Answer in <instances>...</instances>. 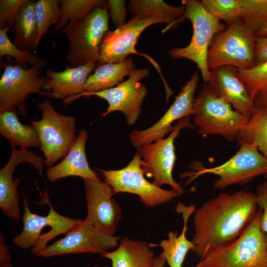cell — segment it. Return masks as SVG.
<instances>
[{
  "label": "cell",
  "instance_id": "cb8c5ba5",
  "mask_svg": "<svg viewBox=\"0 0 267 267\" xmlns=\"http://www.w3.org/2000/svg\"><path fill=\"white\" fill-rule=\"evenodd\" d=\"M196 210L195 206H186L178 202L176 208L178 214H181L183 220V226L181 233L178 235V231H170L168 239L161 241L159 244H150L152 248L160 246L163 249L162 255L170 267H182L187 254L192 250L194 245L186 236L187 229V222L191 215Z\"/></svg>",
  "mask_w": 267,
  "mask_h": 267
},
{
  "label": "cell",
  "instance_id": "83f0119b",
  "mask_svg": "<svg viewBox=\"0 0 267 267\" xmlns=\"http://www.w3.org/2000/svg\"><path fill=\"white\" fill-rule=\"evenodd\" d=\"M35 2L28 0L20 7L11 29L14 36L13 43L21 50L32 51L35 49L37 33Z\"/></svg>",
  "mask_w": 267,
  "mask_h": 267
},
{
  "label": "cell",
  "instance_id": "5bb4252c",
  "mask_svg": "<svg viewBox=\"0 0 267 267\" xmlns=\"http://www.w3.org/2000/svg\"><path fill=\"white\" fill-rule=\"evenodd\" d=\"M238 151L224 163L194 172V178L205 174L218 177L213 186L221 189L235 184H247L267 174V158L254 146L241 144Z\"/></svg>",
  "mask_w": 267,
  "mask_h": 267
},
{
  "label": "cell",
  "instance_id": "7402d4cb",
  "mask_svg": "<svg viewBox=\"0 0 267 267\" xmlns=\"http://www.w3.org/2000/svg\"><path fill=\"white\" fill-rule=\"evenodd\" d=\"M89 133L85 129H81L77 138L68 154L58 164L46 170V177L49 181L56 180L71 176L84 179H98L97 173L89 165L85 148Z\"/></svg>",
  "mask_w": 267,
  "mask_h": 267
},
{
  "label": "cell",
  "instance_id": "8992f818",
  "mask_svg": "<svg viewBox=\"0 0 267 267\" xmlns=\"http://www.w3.org/2000/svg\"><path fill=\"white\" fill-rule=\"evenodd\" d=\"M108 10L106 1L64 30L69 44L67 59L73 67L98 61L100 45L109 31Z\"/></svg>",
  "mask_w": 267,
  "mask_h": 267
},
{
  "label": "cell",
  "instance_id": "ab89813d",
  "mask_svg": "<svg viewBox=\"0 0 267 267\" xmlns=\"http://www.w3.org/2000/svg\"><path fill=\"white\" fill-rule=\"evenodd\" d=\"M166 263L165 259L160 254L158 256L155 257L153 267H164Z\"/></svg>",
  "mask_w": 267,
  "mask_h": 267
},
{
  "label": "cell",
  "instance_id": "9c48e42d",
  "mask_svg": "<svg viewBox=\"0 0 267 267\" xmlns=\"http://www.w3.org/2000/svg\"><path fill=\"white\" fill-rule=\"evenodd\" d=\"M141 160L137 150L133 159L123 169L96 170L115 194L125 192L137 195L140 201L147 207L162 205L180 195L173 189H164L147 180L141 167Z\"/></svg>",
  "mask_w": 267,
  "mask_h": 267
},
{
  "label": "cell",
  "instance_id": "f35d334b",
  "mask_svg": "<svg viewBox=\"0 0 267 267\" xmlns=\"http://www.w3.org/2000/svg\"><path fill=\"white\" fill-rule=\"evenodd\" d=\"M255 105H267V86L263 89L255 98Z\"/></svg>",
  "mask_w": 267,
  "mask_h": 267
},
{
  "label": "cell",
  "instance_id": "4dcf8cb0",
  "mask_svg": "<svg viewBox=\"0 0 267 267\" xmlns=\"http://www.w3.org/2000/svg\"><path fill=\"white\" fill-rule=\"evenodd\" d=\"M37 23L35 48L47 33L49 27L57 25L61 17L60 3L58 0H39L35 2Z\"/></svg>",
  "mask_w": 267,
  "mask_h": 267
},
{
  "label": "cell",
  "instance_id": "1f68e13d",
  "mask_svg": "<svg viewBox=\"0 0 267 267\" xmlns=\"http://www.w3.org/2000/svg\"><path fill=\"white\" fill-rule=\"evenodd\" d=\"M9 29L5 27L0 29V57L4 56H9L13 57L17 64L22 67L28 69V64L31 66L44 62L43 58H40L33 53L32 51L24 50L18 48L10 41L7 36V32Z\"/></svg>",
  "mask_w": 267,
  "mask_h": 267
},
{
  "label": "cell",
  "instance_id": "4fadbf2b",
  "mask_svg": "<svg viewBox=\"0 0 267 267\" xmlns=\"http://www.w3.org/2000/svg\"><path fill=\"white\" fill-rule=\"evenodd\" d=\"M149 74L147 68L135 69L127 80L115 87L91 93L79 94L63 99L62 103L68 104L79 97L94 95L105 100L108 104L102 115L103 118L112 112L119 111L124 115L127 124L132 126L138 118L141 106L148 92L147 87L139 81Z\"/></svg>",
  "mask_w": 267,
  "mask_h": 267
},
{
  "label": "cell",
  "instance_id": "8d00e7d4",
  "mask_svg": "<svg viewBox=\"0 0 267 267\" xmlns=\"http://www.w3.org/2000/svg\"><path fill=\"white\" fill-rule=\"evenodd\" d=\"M256 64L267 61V35L256 36Z\"/></svg>",
  "mask_w": 267,
  "mask_h": 267
},
{
  "label": "cell",
  "instance_id": "9a60e30c",
  "mask_svg": "<svg viewBox=\"0 0 267 267\" xmlns=\"http://www.w3.org/2000/svg\"><path fill=\"white\" fill-rule=\"evenodd\" d=\"M120 237L104 233L85 220L65 233V236L47 245L38 255L49 258L66 254L101 255L118 246Z\"/></svg>",
  "mask_w": 267,
  "mask_h": 267
},
{
  "label": "cell",
  "instance_id": "ac0fdd59",
  "mask_svg": "<svg viewBox=\"0 0 267 267\" xmlns=\"http://www.w3.org/2000/svg\"><path fill=\"white\" fill-rule=\"evenodd\" d=\"M28 162L42 175L44 158L28 149H17L12 147L9 161L0 171V208L3 214L15 220L21 218L18 187L19 178H13L14 171L20 163Z\"/></svg>",
  "mask_w": 267,
  "mask_h": 267
},
{
  "label": "cell",
  "instance_id": "f1b7e54d",
  "mask_svg": "<svg viewBox=\"0 0 267 267\" xmlns=\"http://www.w3.org/2000/svg\"><path fill=\"white\" fill-rule=\"evenodd\" d=\"M127 8L133 17L140 15L163 17L168 23L164 32L181 22L185 12L183 5L174 6L160 0H131Z\"/></svg>",
  "mask_w": 267,
  "mask_h": 267
},
{
  "label": "cell",
  "instance_id": "74e56055",
  "mask_svg": "<svg viewBox=\"0 0 267 267\" xmlns=\"http://www.w3.org/2000/svg\"><path fill=\"white\" fill-rule=\"evenodd\" d=\"M0 267H13L10 253L2 233H0Z\"/></svg>",
  "mask_w": 267,
  "mask_h": 267
},
{
  "label": "cell",
  "instance_id": "836d02e7",
  "mask_svg": "<svg viewBox=\"0 0 267 267\" xmlns=\"http://www.w3.org/2000/svg\"><path fill=\"white\" fill-rule=\"evenodd\" d=\"M27 0H0V29L5 27L12 28L18 10Z\"/></svg>",
  "mask_w": 267,
  "mask_h": 267
},
{
  "label": "cell",
  "instance_id": "4316f807",
  "mask_svg": "<svg viewBox=\"0 0 267 267\" xmlns=\"http://www.w3.org/2000/svg\"><path fill=\"white\" fill-rule=\"evenodd\" d=\"M238 145L252 146L267 158V105H255L247 123L238 132Z\"/></svg>",
  "mask_w": 267,
  "mask_h": 267
},
{
  "label": "cell",
  "instance_id": "484cf974",
  "mask_svg": "<svg viewBox=\"0 0 267 267\" xmlns=\"http://www.w3.org/2000/svg\"><path fill=\"white\" fill-rule=\"evenodd\" d=\"M18 114L13 111L0 112V133L6 138L12 147L20 149L37 147L41 149L37 132L31 125H25L19 120Z\"/></svg>",
  "mask_w": 267,
  "mask_h": 267
},
{
  "label": "cell",
  "instance_id": "d6986e66",
  "mask_svg": "<svg viewBox=\"0 0 267 267\" xmlns=\"http://www.w3.org/2000/svg\"><path fill=\"white\" fill-rule=\"evenodd\" d=\"M215 16L228 24L240 20L255 33L267 21V0H202Z\"/></svg>",
  "mask_w": 267,
  "mask_h": 267
},
{
  "label": "cell",
  "instance_id": "3957f363",
  "mask_svg": "<svg viewBox=\"0 0 267 267\" xmlns=\"http://www.w3.org/2000/svg\"><path fill=\"white\" fill-rule=\"evenodd\" d=\"M193 115L200 135H219L228 141L236 140L249 120L218 94L209 83H204L194 98Z\"/></svg>",
  "mask_w": 267,
  "mask_h": 267
},
{
  "label": "cell",
  "instance_id": "2e32d148",
  "mask_svg": "<svg viewBox=\"0 0 267 267\" xmlns=\"http://www.w3.org/2000/svg\"><path fill=\"white\" fill-rule=\"evenodd\" d=\"M87 207L85 219L98 230L114 235L122 217V209L114 198L112 188L98 179H83Z\"/></svg>",
  "mask_w": 267,
  "mask_h": 267
},
{
  "label": "cell",
  "instance_id": "e575fe53",
  "mask_svg": "<svg viewBox=\"0 0 267 267\" xmlns=\"http://www.w3.org/2000/svg\"><path fill=\"white\" fill-rule=\"evenodd\" d=\"M107 5L109 16L116 29L123 26L127 22L128 8L124 0H108Z\"/></svg>",
  "mask_w": 267,
  "mask_h": 267
},
{
  "label": "cell",
  "instance_id": "7a4b0ae2",
  "mask_svg": "<svg viewBox=\"0 0 267 267\" xmlns=\"http://www.w3.org/2000/svg\"><path fill=\"white\" fill-rule=\"evenodd\" d=\"M262 210L234 242L208 252L199 267H267V235L260 226Z\"/></svg>",
  "mask_w": 267,
  "mask_h": 267
},
{
  "label": "cell",
  "instance_id": "ba28073f",
  "mask_svg": "<svg viewBox=\"0 0 267 267\" xmlns=\"http://www.w3.org/2000/svg\"><path fill=\"white\" fill-rule=\"evenodd\" d=\"M44 197V203L49 207V212L45 216L32 213L27 199L23 198V229L13 240L15 245L22 250L31 248V252L37 256L46 247L49 241L59 235L65 234L83 221L59 214L52 207L47 194Z\"/></svg>",
  "mask_w": 267,
  "mask_h": 267
},
{
  "label": "cell",
  "instance_id": "d590c367",
  "mask_svg": "<svg viewBox=\"0 0 267 267\" xmlns=\"http://www.w3.org/2000/svg\"><path fill=\"white\" fill-rule=\"evenodd\" d=\"M256 195L258 206L262 210L260 226L267 235V180L258 186Z\"/></svg>",
  "mask_w": 267,
  "mask_h": 267
},
{
  "label": "cell",
  "instance_id": "f546056e",
  "mask_svg": "<svg viewBox=\"0 0 267 267\" xmlns=\"http://www.w3.org/2000/svg\"><path fill=\"white\" fill-rule=\"evenodd\" d=\"M103 0H60L61 17L51 35L66 28L69 23L80 21L85 18L95 7L102 5Z\"/></svg>",
  "mask_w": 267,
  "mask_h": 267
},
{
  "label": "cell",
  "instance_id": "44dd1931",
  "mask_svg": "<svg viewBox=\"0 0 267 267\" xmlns=\"http://www.w3.org/2000/svg\"><path fill=\"white\" fill-rule=\"evenodd\" d=\"M97 66L96 62L74 67L66 64L65 69L61 72L48 69L45 72L43 90L47 97L63 100L80 94L88 77Z\"/></svg>",
  "mask_w": 267,
  "mask_h": 267
},
{
  "label": "cell",
  "instance_id": "8fae6325",
  "mask_svg": "<svg viewBox=\"0 0 267 267\" xmlns=\"http://www.w3.org/2000/svg\"><path fill=\"white\" fill-rule=\"evenodd\" d=\"M46 61L25 69L18 65L5 64L0 80V112L9 110L23 117L27 115L25 101L37 93L46 97L43 90L45 77L41 76Z\"/></svg>",
  "mask_w": 267,
  "mask_h": 267
},
{
  "label": "cell",
  "instance_id": "30bf717a",
  "mask_svg": "<svg viewBox=\"0 0 267 267\" xmlns=\"http://www.w3.org/2000/svg\"><path fill=\"white\" fill-rule=\"evenodd\" d=\"M157 23H165L167 26L168 24L162 16L140 15L133 17L122 27L114 31H108L100 46L97 65L120 63L126 60L131 54H138L146 58L154 66L165 86H167L158 63L148 54L140 53L135 48L141 33L147 27Z\"/></svg>",
  "mask_w": 267,
  "mask_h": 267
},
{
  "label": "cell",
  "instance_id": "5b68a950",
  "mask_svg": "<svg viewBox=\"0 0 267 267\" xmlns=\"http://www.w3.org/2000/svg\"><path fill=\"white\" fill-rule=\"evenodd\" d=\"M228 25L210 44L207 56L209 70L224 66L245 70L253 67L256 65L255 32L240 20Z\"/></svg>",
  "mask_w": 267,
  "mask_h": 267
},
{
  "label": "cell",
  "instance_id": "b9f144b4",
  "mask_svg": "<svg viewBox=\"0 0 267 267\" xmlns=\"http://www.w3.org/2000/svg\"><path fill=\"white\" fill-rule=\"evenodd\" d=\"M92 267H108L107 266H94Z\"/></svg>",
  "mask_w": 267,
  "mask_h": 267
},
{
  "label": "cell",
  "instance_id": "ffe728a7",
  "mask_svg": "<svg viewBox=\"0 0 267 267\" xmlns=\"http://www.w3.org/2000/svg\"><path fill=\"white\" fill-rule=\"evenodd\" d=\"M208 83L235 110L249 119L255 107V101L235 68L224 66L210 70Z\"/></svg>",
  "mask_w": 267,
  "mask_h": 267
},
{
  "label": "cell",
  "instance_id": "7bdbcfd3",
  "mask_svg": "<svg viewBox=\"0 0 267 267\" xmlns=\"http://www.w3.org/2000/svg\"><path fill=\"white\" fill-rule=\"evenodd\" d=\"M264 176V178L267 180V174H266Z\"/></svg>",
  "mask_w": 267,
  "mask_h": 267
},
{
  "label": "cell",
  "instance_id": "e0dca14e",
  "mask_svg": "<svg viewBox=\"0 0 267 267\" xmlns=\"http://www.w3.org/2000/svg\"><path fill=\"white\" fill-rule=\"evenodd\" d=\"M199 79V73L197 71L185 83L175 96L173 103L155 124L147 129L134 130L131 133L129 138L134 147L138 148L164 138L174 130L175 126L172 125L175 121L193 115L194 94Z\"/></svg>",
  "mask_w": 267,
  "mask_h": 267
},
{
  "label": "cell",
  "instance_id": "7c38bea8",
  "mask_svg": "<svg viewBox=\"0 0 267 267\" xmlns=\"http://www.w3.org/2000/svg\"><path fill=\"white\" fill-rule=\"evenodd\" d=\"M194 127L190 124V116L183 118L175 125L167 137L157 139L137 148L141 158V167L144 174L152 178L153 183L157 186L161 187L167 184L180 195L184 192L181 184L175 180L172 175L177 158L174 142L181 130Z\"/></svg>",
  "mask_w": 267,
  "mask_h": 267
},
{
  "label": "cell",
  "instance_id": "277c9868",
  "mask_svg": "<svg viewBox=\"0 0 267 267\" xmlns=\"http://www.w3.org/2000/svg\"><path fill=\"white\" fill-rule=\"evenodd\" d=\"M185 7L182 20H189L193 34L189 44L185 47L171 49L169 55L173 59H186L194 62L200 70L204 83L210 79L207 56L212 40L226 27L201 2L196 0H182Z\"/></svg>",
  "mask_w": 267,
  "mask_h": 267
},
{
  "label": "cell",
  "instance_id": "603a6c76",
  "mask_svg": "<svg viewBox=\"0 0 267 267\" xmlns=\"http://www.w3.org/2000/svg\"><path fill=\"white\" fill-rule=\"evenodd\" d=\"M100 255L111 261L112 267H153L155 258L150 244L127 237L121 239L116 250Z\"/></svg>",
  "mask_w": 267,
  "mask_h": 267
},
{
  "label": "cell",
  "instance_id": "6da1fadb",
  "mask_svg": "<svg viewBox=\"0 0 267 267\" xmlns=\"http://www.w3.org/2000/svg\"><path fill=\"white\" fill-rule=\"evenodd\" d=\"M256 194L244 190L220 193L194 213L192 252L203 257L208 252L236 240L255 216Z\"/></svg>",
  "mask_w": 267,
  "mask_h": 267
},
{
  "label": "cell",
  "instance_id": "d6a6232c",
  "mask_svg": "<svg viewBox=\"0 0 267 267\" xmlns=\"http://www.w3.org/2000/svg\"><path fill=\"white\" fill-rule=\"evenodd\" d=\"M236 70L255 101L258 93L267 86V61L249 69Z\"/></svg>",
  "mask_w": 267,
  "mask_h": 267
},
{
  "label": "cell",
  "instance_id": "ee69618b",
  "mask_svg": "<svg viewBox=\"0 0 267 267\" xmlns=\"http://www.w3.org/2000/svg\"><path fill=\"white\" fill-rule=\"evenodd\" d=\"M195 267H199V266L198 265H197Z\"/></svg>",
  "mask_w": 267,
  "mask_h": 267
},
{
  "label": "cell",
  "instance_id": "52a82bcc",
  "mask_svg": "<svg viewBox=\"0 0 267 267\" xmlns=\"http://www.w3.org/2000/svg\"><path fill=\"white\" fill-rule=\"evenodd\" d=\"M41 111L42 118L32 121L41 144L44 158V165L48 168L68 154L76 141V120L72 116L57 111L48 100L37 103Z\"/></svg>",
  "mask_w": 267,
  "mask_h": 267
},
{
  "label": "cell",
  "instance_id": "60d3db41",
  "mask_svg": "<svg viewBox=\"0 0 267 267\" xmlns=\"http://www.w3.org/2000/svg\"><path fill=\"white\" fill-rule=\"evenodd\" d=\"M256 36L267 35V21L263 24L255 33Z\"/></svg>",
  "mask_w": 267,
  "mask_h": 267
},
{
  "label": "cell",
  "instance_id": "d4e9b609",
  "mask_svg": "<svg viewBox=\"0 0 267 267\" xmlns=\"http://www.w3.org/2000/svg\"><path fill=\"white\" fill-rule=\"evenodd\" d=\"M133 59L116 63L97 66L88 78L82 88V93H91L115 87L123 82L135 69Z\"/></svg>",
  "mask_w": 267,
  "mask_h": 267
}]
</instances>
